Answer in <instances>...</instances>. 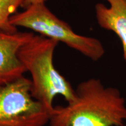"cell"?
Segmentation results:
<instances>
[{"mask_svg": "<svg viewBox=\"0 0 126 126\" xmlns=\"http://www.w3.org/2000/svg\"><path fill=\"white\" fill-rule=\"evenodd\" d=\"M108 7L101 3L95 5L96 17L99 26L112 31L122 42L123 53L126 61V0H105Z\"/></svg>", "mask_w": 126, "mask_h": 126, "instance_id": "obj_6", "label": "cell"}, {"mask_svg": "<svg viewBox=\"0 0 126 126\" xmlns=\"http://www.w3.org/2000/svg\"><path fill=\"white\" fill-rule=\"evenodd\" d=\"M126 122L125 99L120 91L91 78L78 85L74 101L54 106L48 123L50 126H124Z\"/></svg>", "mask_w": 126, "mask_h": 126, "instance_id": "obj_1", "label": "cell"}, {"mask_svg": "<svg viewBox=\"0 0 126 126\" xmlns=\"http://www.w3.org/2000/svg\"><path fill=\"white\" fill-rule=\"evenodd\" d=\"M46 0H24L23 7L26 8L29 6L33 4H42V3H45Z\"/></svg>", "mask_w": 126, "mask_h": 126, "instance_id": "obj_8", "label": "cell"}, {"mask_svg": "<svg viewBox=\"0 0 126 126\" xmlns=\"http://www.w3.org/2000/svg\"><path fill=\"white\" fill-rule=\"evenodd\" d=\"M24 0H0V30L9 33L17 32L16 28L10 23L11 16L17 9L23 7Z\"/></svg>", "mask_w": 126, "mask_h": 126, "instance_id": "obj_7", "label": "cell"}, {"mask_svg": "<svg viewBox=\"0 0 126 126\" xmlns=\"http://www.w3.org/2000/svg\"><path fill=\"white\" fill-rule=\"evenodd\" d=\"M34 36L31 32L9 33L0 30V86L23 76L26 72L18 52Z\"/></svg>", "mask_w": 126, "mask_h": 126, "instance_id": "obj_5", "label": "cell"}, {"mask_svg": "<svg viewBox=\"0 0 126 126\" xmlns=\"http://www.w3.org/2000/svg\"><path fill=\"white\" fill-rule=\"evenodd\" d=\"M58 42L43 36H35L25 44L18 56L31 74V91L38 100L51 113L53 101L57 96L64 97L67 103L75 99V89L56 70L53 55Z\"/></svg>", "mask_w": 126, "mask_h": 126, "instance_id": "obj_2", "label": "cell"}, {"mask_svg": "<svg viewBox=\"0 0 126 126\" xmlns=\"http://www.w3.org/2000/svg\"><path fill=\"white\" fill-rule=\"evenodd\" d=\"M25 9L10 18L9 22L14 27L28 28L58 43L62 42L93 61H98L103 56L105 49L100 41L77 34L67 23L52 13L45 3L31 5Z\"/></svg>", "mask_w": 126, "mask_h": 126, "instance_id": "obj_3", "label": "cell"}, {"mask_svg": "<svg viewBox=\"0 0 126 126\" xmlns=\"http://www.w3.org/2000/svg\"><path fill=\"white\" fill-rule=\"evenodd\" d=\"M31 81L22 76L0 86V126H45L51 113L32 94Z\"/></svg>", "mask_w": 126, "mask_h": 126, "instance_id": "obj_4", "label": "cell"}]
</instances>
